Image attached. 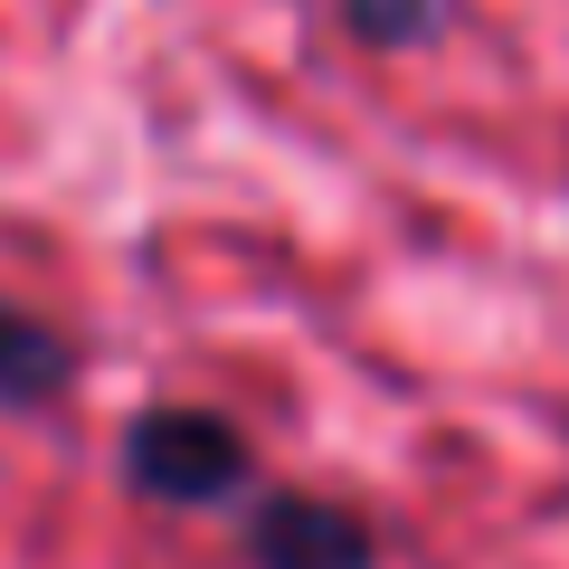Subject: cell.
Listing matches in <instances>:
<instances>
[{"label":"cell","mask_w":569,"mask_h":569,"mask_svg":"<svg viewBox=\"0 0 569 569\" xmlns=\"http://www.w3.org/2000/svg\"><path fill=\"white\" fill-rule=\"evenodd\" d=\"M48 380H67V342L0 305V389H10V399H39Z\"/></svg>","instance_id":"obj_3"},{"label":"cell","mask_w":569,"mask_h":569,"mask_svg":"<svg viewBox=\"0 0 569 569\" xmlns=\"http://www.w3.org/2000/svg\"><path fill=\"white\" fill-rule=\"evenodd\" d=\"M257 560L266 569H361L370 541H361V522L332 512V503H276L257 522Z\"/></svg>","instance_id":"obj_2"},{"label":"cell","mask_w":569,"mask_h":569,"mask_svg":"<svg viewBox=\"0 0 569 569\" xmlns=\"http://www.w3.org/2000/svg\"><path fill=\"white\" fill-rule=\"evenodd\" d=\"M133 475L162 503H209L219 485H238V437L200 408H162V418L133 427Z\"/></svg>","instance_id":"obj_1"}]
</instances>
